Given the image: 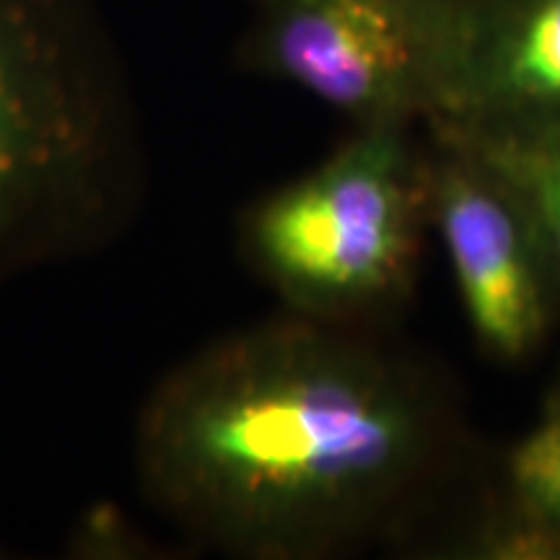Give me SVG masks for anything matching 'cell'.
<instances>
[{
	"label": "cell",
	"instance_id": "1",
	"mask_svg": "<svg viewBox=\"0 0 560 560\" xmlns=\"http://www.w3.org/2000/svg\"><path fill=\"white\" fill-rule=\"evenodd\" d=\"M416 382L342 322L289 314L215 340L140 405L143 501L202 548L322 558L359 540L431 452Z\"/></svg>",
	"mask_w": 560,
	"mask_h": 560
},
{
	"label": "cell",
	"instance_id": "5",
	"mask_svg": "<svg viewBox=\"0 0 560 560\" xmlns=\"http://www.w3.org/2000/svg\"><path fill=\"white\" fill-rule=\"evenodd\" d=\"M433 174L431 202L475 335L495 359L520 361L550 317V262L527 210L467 151Z\"/></svg>",
	"mask_w": 560,
	"mask_h": 560
},
{
	"label": "cell",
	"instance_id": "6",
	"mask_svg": "<svg viewBox=\"0 0 560 560\" xmlns=\"http://www.w3.org/2000/svg\"><path fill=\"white\" fill-rule=\"evenodd\" d=\"M436 125L450 140L560 125V0H467Z\"/></svg>",
	"mask_w": 560,
	"mask_h": 560
},
{
	"label": "cell",
	"instance_id": "8",
	"mask_svg": "<svg viewBox=\"0 0 560 560\" xmlns=\"http://www.w3.org/2000/svg\"><path fill=\"white\" fill-rule=\"evenodd\" d=\"M511 482L532 522L560 535V405L516 446Z\"/></svg>",
	"mask_w": 560,
	"mask_h": 560
},
{
	"label": "cell",
	"instance_id": "3",
	"mask_svg": "<svg viewBox=\"0 0 560 560\" xmlns=\"http://www.w3.org/2000/svg\"><path fill=\"white\" fill-rule=\"evenodd\" d=\"M402 128H359L244 221L249 262L293 314L342 322L395 293L416 252L418 190Z\"/></svg>",
	"mask_w": 560,
	"mask_h": 560
},
{
	"label": "cell",
	"instance_id": "7",
	"mask_svg": "<svg viewBox=\"0 0 560 560\" xmlns=\"http://www.w3.org/2000/svg\"><path fill=\"white\" fill-rule=\"evenodd\" d=\"M499 177L527 210L552 276L560 280V125L450 140Z\"/></svg>",
	"mask_w": 560,
	"mask_h": 560
},
{
	"label": "cell",
	"instance_id": "4",
	"mask_svg": "<svg viewBox=\"0 0 560 560\" xmlns=\"http://www.w3.org/2000/svg\"><path fill=\"white\" fill-rule=\"evenodd\" d=\"M247 62L359 128L439 120L467 0H252Z\"/></svg>",
	"mask_w": 560,
	"mask_h": 560
},
{
	"label": "cell",
	"instance_id": "2",
	"mask_svg": "<svg viewBox=\"0 0 560 560\" xmlns=\"http://www.w3.org/2000/svg\"><path fill=\"white\" fill-rule=\"evenodd\" d=\"M145 187L102 0H0V285L122 240Z\"/></svg>",
	"mask_w": 560,
	"mask_h": 560
}]
</instances>
